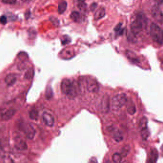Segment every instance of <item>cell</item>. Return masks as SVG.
<instances>
[{
  "mask_svg": "<svg viewBox=\"0 0 163 163\" xmlns=\"http://www.w3.org/2000/svg\"><path fill=\"white\" fill-rule=\"evenodd\" d=\"M110 132L112 134V137L113 138V139L116 142H119L122 141L123 139V137L121 133L118 129L111 127L110 129Z\"/></svg>",
  "mask_w": 163,
  "mask_h": 163,
  "instance_id": "obj_11",
  "label": "cell"
},
{
  "mask_svg": "<svg viewBox=\"0 0 163 163\" xmlns=\"http://www.w3.org/2000/svg\"><path fill=\"white\" fill-rule=\"evenodd\" d=\"M155 2L158 5H161L163 3V0H155Z\"/></svg>",
  "mask_w": 163,
  "mask_h": 163,
  "instance_id": "obj_30",
  "label": "cell"
},
{
  "mask_svg": "<svg viewBox=\"0 0 163 163\" xmlns=\"http://www.w3.org/2000/svg\"><path fill=\"white\" fill-rule=\"evenodd\" d=\"M15 147L17 150L23 151L27 148V145L25 141L22 140H18L15 143Z\"/></svg>",
  "mask_w": 163,
  "mask_h": 163,
  "instance_id": "obj_14",
  "label": "cell"
},
{
  "mask_svg": "<svg viewBox=\"0 0 163 163\" xmlns=\"http://www.w3.org/2000/svg\"><path fill=\"white\" fill-rule=\"evenodd\" d=\"M104 163H111L110 161L108 159V160H106V161L104 162Z\"/></svg>",
  "mask_w": 163,
  "mask_h": 163,
  "instance_id": "obj_33",
  "label": "cell"
},
{
  "mask_svg": "<svg viewBox=\"0 0 163 163\" xmlns=\"http://www.w3.org/2000/svg\"><path fill=\"white\" fill-rule=\"evenodd\" d=\"M96 6H97V5H96V3H94L92 4L91 6V9L92 11H94L95 9L96 8Z\"/></svg>",
  "mask_w": 163,
  "mask_h": 163,
  "instance_id": "obj_29",
  "label": "cell"
},
{
  "mask_svg": "<svg viewBox=\"0 0 163 163\" xmlns=\"http://www.w3.org/2000/svg\"><path fill=\"white\" fill-rule=\"evenodd\" d=\"M126 55L128 59L130 60L131 62L134 63H137L139 62V59L136 54L132 51L127 50L126 51Z\"/></svg>",
  "mask_w": 163,
  "mask_h": 163,
  "instance_id": "obj_15",
  "label": "cell"
},
{
  "mask_svg": "<svg viewBox=\"0 0 163 163\" xmlns=\"http://www.w3.org/2000/svg\"><path fill=\"white\" fill-rule=\"evenodd\" d=\"M70 17L71 19L75 22H79L81 20V16L80 13L78 12H73L71 14Z\"/></svg>",
  "mask_w": 163,
  "mask_h": 163,
  "instance_id": "obj_20",
  "label": "cell"
},
{
  "mask_svg": "<svg viewBox=\"0 0 163 163\" xmlns=\"http://www.w3.org/2000/svg\"><path fill=\"white\" fill-rule=\"evenodd\" d=\"M150 33L152 40L158 44H163V30L157 24L151 23Z\"/></svg>",
  "mask_w": 163,
  "mask_h": 163,
  "instance_id": "obj_3",
  "label": "cell"
},
{
  "mask_svg": "<svg viewBox=\"0 0 163 163\" xmlns=\"http://www.w3.org/2000/svg\"><path fill=\"white\" fill-rule=\"evenodd\" d=\"M16 113V110L13 109H7L3 111L1 114V118L3 121H7L12 118Z\"/></svg>",
  "mask_w": 163,
  "mask_h": 163,
  "instance_id": "obj_10",
  "label": "cell"
},
{
  "mask_svg": "<svg viewBox=\"0 0 163 163\" xmlns=\"http://www.w3.org/2000/svg\"><path fill=\"white\" fill-rule=\"evenodd\" d=\"M42 120L46 126L49 127H52L54 123V117L49 113H43L42 115Z\"/></svg>",
  "mask_w": 163,
  "mask_h": 163,
  "instance_id": "obj_8",
  "label": "cell"
},
{
  "mask_svg": "<svg viewBox=\"0 0 163 163\" xmlns=\"http://www.w3.org/2000/svg\"><path fill=\"white\" fill-rule=\"evenodd\" d=\"M123 157L120 154L116 153L112 155V160L114 163H121Z\"/></svg>",
  "mask_w": 163,
  "mask_h": 163,
  "instance_id": "obj_21",
  "label": "cell"
},
{
  "mask_svg": "<svg viewBox=\"0 0 163 163\" xmlns=\"http://www.w3.org/2000/svg\"><path fill=\"white\" fill-rule=\"evenodd\" d=\"M3 3L7 5H13L16 2V0H1Z\"/></svg>",
  "mask_w": 163,
  "mask_h": 163,
  "instance_id": "obj_26",
  "label": "cell"
},
{
  "mask_svg": "<svg viewBox=\"0 0 163 163\" xmlns=\"http://www.w3.org/2000/svg\"><path fill=\"white\" fill-rule=\"evenodd\" d=\"M122 27V23H119L118 25H117L116 26V27L115 29V31L116 32H119L120 34L122 33L123 31V30L121 29Z\"/></svg>",
  "mask_w": 163,
  "mask_h": 163,
  "instance_id": "obj_25",
  "label": "cell"
},
{
  "mask_svg": "<svg viewBox=\"0 0 163 163\" xmlns=\"http://www.w3.org/2000/svg\"><path fill=\"white\" fill-rule=\"evenodd\" d=\"M108 97H103L101 102V109L102 111L106 112L109 108V101Z\"/></svg>",
  "mask_w": 163,
  "mask_h": 163,
  "instance_id": "obj_16",
  "label": "cell"
},
{
  "mask_svg": "<svg viewBox=\"0 0 163 163\" xmlns=\"http://www.w3.org/2000/svg\"><path fill=\"white\" fill-rule=\"evenodd\" d=\"M85 0H78V3H85Z\"/></svg>",
  "mask_w": 163,
  "mask_h": 163,
  "instance_id": "obj_31",
  "label": "cell"
},
{
  "mask_svg": "<svg viewBox=\"0 0 163 163\" xmlns=\"http://www.w3.org/2000/svg\"><path fill=\"white\" fill-rule=\"evenodd\" d=\"M128 99L125 94L116 95L112 99L111 106L113 110L117 111L127 104Z\"/></svg>",
  "mask_w": 163,
  "mask_h": 163,
  "instance_id": "obj_4",
  "label": "cell"
},
{
  "mask_svg": "<svg viewBox=\"0 0 163 163\" xmlns=\"http://www.w3.org/2000/svg\"><path fill=\"white\" fill-rule=\"evenodd\" d=\"M89 163H98L97 159L95 157H93L90 159L89 161Z\"/></svg>",
  "mask_w": 163,
  "mask_h": 163,
  "instance_id": "obj_28",
  "label": "cell"
},
{
  "mask_svg": "<svg viewBox=\"0 0 163 163\" xmlns=\"http://www.w3.org/2000/svg\"><path fill=\"white\" fill-rule=\"evenodd\" d=\"M158 158V152L157 149H153L151 150L149 155L147 163H155L157 162Z\"/></svg>",
  "mask_w": 163,
  "mask_h": 163,
  "instance_id": "obj_13",
  "label": "cell"
},
{
  "mask_svg": "<svg viewBox=\"0 0 163 163\" xmlns=\"http://www.w3.org/2000/svg\"><path fill=\"white\" fill-rule=\"evenodd\" d=\"M29 117L31 119L37 120L38 118V112L35 109H32L29 112Z\"/></svg>",
  "mask_w": 163,
  "mask_h": 163,
  "instance_id": "obj_22",
  "label": "cell"
},
{
  "mask_svg": "<svg viewBox=\"0 0 163 163\" xmlns=\"http://www.w3.org/2000/svg\"><path fill=\"white\" fill-rule=\"evenodd\" d=\"M151 15L154 19L160 23H163V12L157 5L152 7Z\"/></svg>",
  "mask_w": 163,
  "mask_h": 163,
  "instance_id": "obj_6",
  "label": "cell"
},
{
  "mask_svg": "<svg viewBox=\"0 0 163 163\" xmlns=\"http://www.w3.org/2000/svg\"><path fill=\"white\" fill-rule=\"evenodd\" d=\"M147 119L145 117H143L140 121V127H141V136L144 140L147 139L149 136V132L147 127Z\"/></svg>",
  "mask_w": 163,
  "mask_h": 163,
  "instance_id": "obj_7",
  "label": "cell"
},
{
  "mask_svg": "<svg viewBox=\"0 0 163 163\" xmlns=\"http://www.w3.org/2000/svg\"><path fill=\"white\" fill-rule=\"evenodd\" d=\"M61 88L62 92L68 97H74L76 95L75 86L69 79L65 78L62 81Z\"/></svg>",
  "mask_w": 163,
  "mask_h": 163,
  "instance_id": "obj_2",
  "label": "cell"
},
{
  "mask_svg": "<svg viewBox=\"0 0 163 163\" xmlns=\"http://www.w3.org/2000/svg\"><path fill=\"white\" fill-rule=\"evenodd\" d=\"M21 1H22V2H27L31 1V0H21Z\"/></svg>",
  "mask_w": 163,
  "mask_h": 163,
  "instance_id": "obj_32",
  "label": "cell"
},
{
  "mask_svg": "<svg viewBox=\"0 0 163 163\" xmlns=\"http://www.w3.org/2000/svg\"><path fill=\"white\" fill-rule=\"evenodd\" d=\"M130 150V147L129 146L127 145V146H125L122 149L121 153L120 154L123 158H125L127 157V155L129 154Z\"/></svg>",
  "mask_w": 163,
  "mask_h": 163,
  "instance_id": "obj_23",
  "label": "cell"
},
{
  "mask_svg": "<svg viewBox=\"0 0 163 163\" xmlns=\"http://www.w3.org/2000/svg\"><path fill=\"white\" fill-rule=\"evenodd\" d=\"M23 131L27 137L29 139H33L35 134V130L32 125L26 123L23 127Z\"/></svg>",
  "mask_w": 163,
  "mask_h": 163,
  "instance_id": "obj_9",
  "label": "cell"
},
{
  "mask_svg": "<svg viewBox=\"0 0 163 163\" xmlns=\"http://www.w3.org/2000/svg\"><path fill=\"white\" fill-rule=\"evenodd\" d=\"M17 77L15 74H10L5 78V83L8 86H12L16 83Z\"/></svg>",
  "mask_w": 163,
  "mask_h": 163,
  "instance_id": "obj_12",
  "label": "cell"
},
{
  "mask_svg": "<svg viewBox=\"0 0 163 163\" xmlns=\"http://www.w3.org/2000/svg\"><path fill=\"white\" fill-rule=\"evenodd\" d=\"M7 22V19L5 16H2L0 17V23L2 24H5Z\"/></svg>",
  "mask_w": 163,
  "mask_h": 163,
  "instance_id": "obj_27",
  "label": "cell"
},
{
  "mask_svg": "<svg viewBox=\"0 0 163 163\" xmlns=\"http://www.w3.org/2000/svg\"><path fill=\"white\" fill-rule=\"evenodd\" d=\"M86 88L90 93H97L99 90V85L96 80L88 78L86 80Z\"/></svg>",
  "mask_w": 163,
  "mask_h": 163,
  "instance_id": "obj_5",
  "label": "cell"
},
{
  "mask_svg": "<svg viewBox=\"0 0 163 163\" xmlns=\"http://www.w3.org/2000/svg\"><path fill=\"white\" fill-rule=\"evenodd\" d=\"M33 75V71L32 69H29L26 72L24 75V78L27 79H30Z\"/></svg>",
  "mask_w": 163,
  "mask_h": 163,
  "instance_id": "obj_24",
  "label": "cell"
},
{
  "mask_svg": "<svg viewBox=\"0 0 163 163\" xmlns=\"http://www.w3.org/2000/svg\"><path fill=\"white\" fill-rule=\"evenodd\" d=\"M127 111L130 115H133L136 113V106L132 101H128L127 102Z\"/></svg>",
  "mask_w": 163,
  "mask_h": 163,
  "instance_id": "obj_17",
  "label": "cell"
},
{
  "mask_svg": "<svg viewBox=\"0 0 163 163\" xmlns=\"http://www.w3.org/2000/svg\"><path fill=\"white\" fill-rule=\"evenodd\" d=\"M162 149L163 150V147H162Z\"/></svg>",
  "mask_w": 163,
  "mask_h": 163,
  "instance_id": "obj_34",
  "label": "cell"
},
{
  "mask_svg": "<svg viewBox=\"0 0 163 163\" xmlns=\"http://www.w3.org/2000/svg\"><path fill=\"white\" fill-rule=\"evenodd\" d=\"M67 3L64 0H61L58 3V11L60 14H63L67 9Z\"/></svg>",
  "mask_w": 163,
  "mask_h": 163,
  "instance_id": "obj_18",
  "label": "cell"
},
{
  "mask_svg": "<svg viewBox=\"0 0 163 163\" xmlns=\"http://www.w3.org/2000/svg\"><path fill=\"white\" fill-rule=\"evenodd\" d=\"M106 15V11L105 8H100L97 10V11L95 13L94 18L95 20H98L102 19Z\"/></svg>",
  "mask_w": 163,
  "mask_h": 163,
  "instance_id": "obj_19",
  "label": "cell"
},
{
  "mask_svg": "<svg viewBox=\"0 0 163 163\" xmlns=\"http://www.w3.org/2000/svg\"><path fill=\"white\" fill-rule=\"evenodd\" d=\"M147 21V18L143 13L137 14L130 25L131 32L135 35L139 34L146 26Z\"/></svg>",
  "mask_w": 163,
  "mask_h": 163,
  "instance_id": "obj_1",
  "label": "cell"
}]
</instances>
